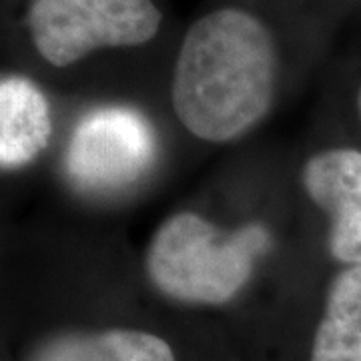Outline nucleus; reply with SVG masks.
Listing matches in <instances>:
<instances>
[{"label": "nucleus", "mask_w": 361, "mask_h": 361, "mask_svg": "<svg viewBox=\"0 0 361 361\" xmlns=\"http://www.w3.org/2000/svg\"><path fill=\"white\" fill-rule=\"evenodd\" d=\"M277 47L267 26L241 8L199 18L180 44L173 109L180 125L209 142L245 135L269 113Z\"/></svg>", "instance_id": "f257e3e1"}, {"label": "nucleus", "mask_w": 361, "mask_h": 361, "mask_svg": "<svg viewBox=\"0 0 361 361\" xmlns=\"http://www.w3.org/2000/svg\"><path fill=\"white\" fill-rule=\"evenodd\" d=\"M269 245L263 227L225 233L189 211L157 229L145 257L151 283L165 297L193 305H225L249 283L255 259Z\"/></svg>", "instance_id": "f03ea898"}, {"label": "nucleus", "mask_w": 361, "mask_h": 361, "mask_svg": "<svg viewBox=\"0 0 361 361\" xmlns=\"http://www.w3.org/2000/svg\"><path fill=\"white\" fill-rule=\"evenodd\" d=\"M28 26L40 56L68 66L99 49L155 39L161 13L151 0H30Z\"/></svg>", "instance_id": "7ed1b4c3"}, {"label": "nucleus", "mask_w": 361, "mask_h": 361, "mask_svg": "<svg viewBox=\"0 0 361 361\" xmlns=\"http://www.w3.org/2000/svg\"><path fill=\"white\" fill-rule=\"evenodd\" d=\"M155 157L149 121L125 106H104L80 118L66 149L68 177L80 189L113 191L139 179Z\"/></svg>", "instance_id": "20e7f679"}, {"label": "nucleus", "mask_w": 361, "mask_h": 361, "mask_svg": "<svg viewBox=\"0 0 361 361\" xmlns=\"http://www.w3.org/2000/svg\"><path fill=\"white\" fill-rule=\"evenodd\" d=\"M310 199L329 215V253L345 267L361 265V151L337 147L303 167Z\"/></svg>", "instance_id": "39448f33"}, {"label": "nucleus", "mask_w": 361, "mask_h": 361, "mask_svg": "<svg viewBox=\"0 0 361 361\" xmlns=\"http://www.w3.org/2000/svg\"><path fill=\"white\" fill-rule=\"evenodd\" d=\"M51 133V106L42 90L25 77L0 75V169L32 163Z\"/></svg>", "instance_id": "423d86ee"}, {"label": "nucleus", "mask_w": 361, "mask_h": 361, "mask_svg": "<svg viewBox=\"0 0 361 361\" xmlns=\"http://www.w3.org/2000/svg\"><path fill=\"white\" fill-rule=\"evenodd\" d=\"M310 361H361V265L331 281Z\"/></svg>", "instance_id": "0eeeda50"}, {"label": "nucleus", "mask_w": 361, "mask_h": 361, "mask_svg": "<svg viewBox=\"0 0 361 361\" xmlns=\"http://www.w3.org/2000/svg\"><path fill=\"white\" fill-rule=\"evenodd\" d=\"M32 361H177L163 337L137 329L68 334L47 341Z\"/></svg>", "instance_id": "6e6552de"}, {"label": "nucleus", "mask_w": 361, "mask_h": 361, "mask_svg": "<svg viewBox=\"0 0 361 361\" xmlns=\"http://www.w3.org/2000/svg\"><path fill=\"white\" fill-rule=\"evenodd\" d=\"M357 106H360V115H361V89H360V94H357Z\"/></svg>", "instance_id": "1a4fd4ad"}]
</instances>
